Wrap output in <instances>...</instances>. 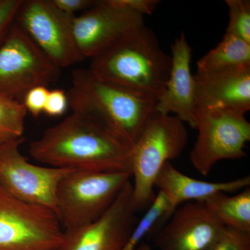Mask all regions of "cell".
<instances>
[{
	"label": "cell",
	"instance_id": "cell-1",
	"mask_svg": "<svg viewBox=\"0 0 250 250\" xmlns=\"http://www.w3.org/2000/svg\"><path fill=\"white\" fill-rule=\"evenodd\" d=\"M132 149L98 122L72 112L32 141L29 154L52 167L131 174Z\"/></svg>",
	"mask_w": 250,
	"mask_h": 250
},
{
	"label": "cell",
	"instance_id": "cell-2",
	"mask_svg": "<svg viewBox=\"0 0 250 250\" xmlns=\"http://www.w3.org/2000/svg\"><path fill=\"white\" fill-rule=\"evenodd\" d=\"M90 71L104 81L157 102L166 89L172 59L145 24L90 59Z\"/></svg>",
	"mask_w": 250,
	"mask_h": 250
},
{
	"label": "cell",
	"instance_id": "cell-3",
	"mask_svg": "<svg viewBox=\"0 0 250 250\" xmlns=\"http://www.w3.org/2000/svg\"><path fill=\"white\" fill-rule=\"evenodd\" d=\"M66 93L72 112L98 122L132 148L155 112L154 100L100 80L88 68L72 72Z\"/></svg>",
	"mask_w": 250,
	"mask_h": 250
},
{
	"label": "cell",
	"instance_id": "cell-4",
	"mask_svg": "<svg viewBox=\"0 0 250 250\" xmlns=\"http://www.w3.org/2000/svg\"><path fill=\"white\" fill-rule=\"evenodd\" d=\"M188 139L185 123L177 116L155 111L150 117L131 156L132 205L136 212L152 205L158 174L166 163L182 154Z\"/></svg>",
	"mask_w": 250,
	"mask_h": 250
},
{
	"label": "cell",
	"instance_id": "cell-5",
	"mask_svg": "<svg viewBox=\"0 0 250 250\" xmlns=\"http://www.w3.org/2000/svg\"><path fill=\"white\" fill-rule=\"evenodd\" d=\"M131 177L126 172L70 171L59 184L56 197L55 213L63 231L100 218Z\"/></svg>",
	"mask_w": 250,
	"mask_h": 250
},
{
	"label": "cell",
	"instance_id": "cell-6",
	"mask_svg": "<svg viewBox=\"0 0 250 250\" xmlns=\"http://www.w3.org/2000/svg\"><path fill=\"white\" fill-rule=\"evenodd\" d=\"M63 238L53 210L22 201L0 184V250H57Z\"/></svg>",
	"mask_w": 250,
	"mask_h": 250
},
{
	"label": "cell",
	"instance_id": "cell-7",
	"mask_svg": "<svg viewBox=\"0 0 250 250\" xmlns=\"http://www.w3.org/2000/svg\"><path fill=\"white\" fill-rule=\"evenodd\" d=\"M198 134L190 153L195 170L207 175L223 160L245 157L250 141V123L245 115L218 108L196 109L195 128Z\"/></svg>",
	"mask_w": 250,
	"mask_h": 250
},
{
	"label": "cell",
	"instance_id": "cell-8",
	"mask_svg": "<svg viewBox=\"0 0 250 250\" xmlns=\"http://www.w3.org/2000/svg\"><path fill=\"white\" fill-rule=\"evenodd\" d=\"M61 68L14 23L0 45V93L22 103L34 87L58 80Z\"/></svg>",
	"mask_w": 250,
	"mask_h": 250
},
{
	"label": "cell",
	"instance_id": "cell-9",
	"mask_svg": "<svg viewBox=\"0 0 250 250\" xmlns=\"http://www.w3.org/2000/svg\"><path fill=\"white\" fill-rule=\"evenodd\" d=\"M74 17L59 11L52 0H22L15 22L62 69L84 60L72 33Z\"/></svg>",
	"mask_w": 250,
	"mask_h": 250
},
{
	"label": "cell",
	"instance_id": "cell-10",
	"mask_svg": "<svg viewBox=\"0 0 250 250\" xmlns=\"http://www.w3.org/2000/svg\"><path fill=\"white\" fill-rule=\"evenodd\" d=\"M24 139L0 144V184L11 195L55 213L59 184L70 171L28 161L21 152Z\"/></svg>",
	"mask_w": 250,
	"mask_h": 250
},
{
	"label": "cell",
	"instance_id": "cell-11",
	"mask_svg": "<svg viewBox=\"0 0 250 250\" xmlns=\"http://www.w3.org/2000/svg\"><path fill=\"white\" fill-rule=\"evenodd\" d=\"M136 213L130 180L100 218L64 231L63 241L57 250H121L138 223Z\"/></svg>",
	"mask_w": 250,
	"mask_h": 250
},
{
	"label": "cell",
	"instance_id": "cell-12",
	"mask_svg": "<svg viewBox=\"0 0 250 250\" xmlns=\"http://www.w3.org/2000/svg\"><path fill=\"white\" fill-rule=\"evenodd\" d=\"M143 24L141 15L123 9L113 0H100L72 18V29L81 55L91 59Z\"/></svg>",
	"mask_w": 250,
	"mask_h": 250
},
{
	"label": "cell",
	"instance_id": "cell-13",
	"mask_svg": "<svg viewBox=\"0 0 250 250\" xmlns=\"http://www.w3.org/2000/svg\"><path fill=\"white\" fill-rule=\"evenodd\" d=\"M170 216L156 236L159 250H208L226 228L205 202H187Z\"/></svg>",
	"mask_w": 250,
	"mask_h": 250
},
{
	"label": "cell",
	"instance_id": "cell-14",
	"mask_svg": "<svg viewBox=\"0 0 250 250\" xmlns=\"http://www.w3.org/2000/svg\"><path fill=\"white\" fill-rule=\"evenodd\" d=\"M195 80L196 109L218 108L246 115L250 110V67L215 72L197 70Z\"/></svg>",
	"mask_w": 250,
	"mask_h": 250
},
{
	"label": "cell",
	"instance_id": "cell-15",
	"mask_svg": "<svg viewBox=\"0 0 250 250\" xmlns=\"http://www.w3.org/2000/svg\"><path fill=\"white\" fill-rule=\"evenodd\" d=\"M172 64L166 89L156 102L155 111L173 115L195 128V80L190 71L192 49L183 32L171 45Z\"/></svg>",
	"mask_w": 250,
	"mask_h": 250
},
{
	"label": "cell",
	"instance_id": "cell-16",
	"mask_svg": "<svg viewBox=\"0 0 250 250\" xmlns=\"http://www.w3.org/2000/svg\"><path fill=\"white\" fill-rule=\"evenodd\" d=\"M250 186V176L220 182L192 178L177 170L170 161L163 166L154 184V187L165 195L172 213L187 202H204L217 192L238 191Z\"/></svg>",
	"mask_w": 250,
	"mask_h": 250
},
{
	"label": "cell",
	"instance_id": "cell-17",
	"mask_svg": "<svg viewBox=\"0 0 250 250\" xmlns=\"http://www.w3.org/2000/svg\"><path fill=\"white\" fill-rule=\"evenodd\" d=\"M204 202L224 226L250 233V187L233 196L217 192Z\"/></svg>",
	"mask_w": 250,
	"mask_h": 250
},
{
	"label": "cell",
	"instance_id": "cell-18",
	"mask_svg": "<svg viewBox=\"0 0 250 250\" xmlns=\"http://www.w3.org/2000/svg\"><path fill=\"white\" fill-rule=\"evenodd\" d=\"M197 66L202 72L250 67V43L225 33L221 42L202 57Z\"/></svg>",
	"mask_w": 250,
	"mask_h": 250
},
{
	"label": "cell",
	"instance_id": "cell-19",
	"mask_svg": "<svg viewBox=\"0 0 250 250\" xmlns=\"http://www.w3.org/2000/svg\"><path fill=\"white\" fill-rule=\"evenodd\" d=\"M27 114L22 103L0 93V144L22 138Z\"/></svg>",
	"mask_w": 250,
	"mask_h": 250
},
{
	"label": "cell",
	"instance_id": "cell-20",
	"mask_svg": "<svg viewBox=\"0 0 250 250\" xmlns=\"http://www.w3.org/2000/svg\"><path fill=\"white\" fill-rule=\"evenodd\" d=\"M172 213L165 195L159 191L143 218L138 221L134 231L121 250H137L145 237L147 236L161 220L168 218Z\"/></svg>",
	"mask_w": 250,
	"mask_h": 250
},
{
	"label": "cell",
	"instance_id": "cell-21",
	"mask_svg": "<svg viewBox=\"0 0 250 250\" xmlns=\"http://www.w3.org/2000/svg\"><path fill=\"white\" fill-rule=\"evenodd\" d=\"M229 21L227 34L236 36L250 43V0H226Z\"/></svg>",
	"mask_w": 250,
	"mask_h": 250
},
{
	"label": "cell",
	"instance_id": "cell-22",
	"mask_svg": "<svg viewBox=\"0 0 250 250\" xmlns=\"http://www.w3.org/2000/svg\"><path fill=\"white\" fill-rule=\"evenodd\" d=\"M208 250H250V233L226 228Z\"/></svg>",
	"mask_w": 250,
	"mask_h": 250
},
{
	"label": "cell",
	"instance_id": "cell-23",
	"mask_svg": "<svg viewBox=\"0 0 250 250\" xmlns=\"http://www.w3.org/2000/svg\"><path fill=\"white\" fill-rule=\"evenodd\" d=\"M22 0H0V45L12 27Z\"/></svg>",
	"mask_w": 250,
	"mask_h": 250
},
{
	"label": "cell",
	"instance_id": "cell-24",
	"mask_svg": "<svg viewBox=\"0 0 250 250\" xmlns=\"http://www.w3.org/2000/svg\"><path fill=\"white\" fill-rule=\"evenodd\" d=\"M48 93V88L45 85H39L29 90L22 100L23 105L27 111L34 117L44 113Z\"/></svg>",
	"mask_w": 250,
	"mask_h": 250
},
{
	"label": "cell",
	"instance_id": "cell-25",
	"mask_svg": "<svg viewBox=\"0 0 250 250\" xmlns=\"http://www.w3.org/2000/svg\"><path fill=\"white\" fill-rule=\"evenodd\" d=\"M69 106L67 93L63 90H49L44 113L51 117L62 116Z\"/></svg>",
	"mask_w": 250,
	"mask_h": 250
},
{
	"label": "cell",
	"instance_id": "cell-26",
	"mask_svg": "<svg viewBox=\"0 0 250 250\" xmlns=\"http://www.w3.org/2000/svg\"><path fill=\"white\" fill-rule=\"evenodd\" d=\"M113 1L123 9L143 16L152 14L160 2L159 0H113Z\"/></svg>",
	"mask_w": 250,
	"mask_h": 250
},
{
	"label": "cell",
	"instance_id": "cell-27",
	"mask_svg": "<svg viewBox=\"0 0 250 250\" xmlns=\"http://www.w3.org/2000/svg\"><path fill=\"white\" fill-rule=\"evenodd\" d=\"M97 1V0H96ZM95 0H52L54 6L63 14L76 16L77 13H82L90 9L96 3Z\"/></svg>",
	"mask_w": 250,
	"mask_h": 250
},
{
	"label": "cell",
	"instance_id": "cell-28",
	"mask_svg": "<svg viewBox=\"0 0 250 250\" xmlns=\"http://www.w3.org/2000/svg\"><path fill=\"white\" fill-rule=\"evenodd\" d=\"M154 250L153 249L152 247L149 246V245L147 244V243H144V242H142L141 244L139 245V246L138 247L137 250Z\"/></svg>",
	"mask_w": 250,
	"mask_h": 250
}]
</instances>
